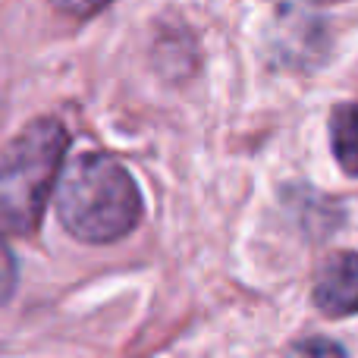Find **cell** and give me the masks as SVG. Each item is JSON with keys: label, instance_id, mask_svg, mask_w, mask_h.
I'll return each mask as SVG.
<instances>
[{"label": "cell", "instance_id": "6da1fadb", "mask_svg": "<svg viewBox=\"0 0 358 358\" xmlns=\"http://www.w3.org/2000/svg\"><path fill=\"white\" fill-rule=\"evenodd\" d=\"M60 223L88 245L132 233L142 217V192L132 173L107 155H79L63 167L54 192Z\"/></svg>", "mask_w": 358, "mask_h": 358}, {"label": "cell", "instance_id": "52a82bcc", "mask_svg": "<svg viewBox=\"0 0 358 358\" xmlns=\"http://www.w3.org/2000/svg\"><path fill=\"white\" fill-rule=\"evenodd\" d=\"M299 352H343L336 343H302Z\"/></svg>", "mask_w": 358, "mask_h": 358}, {"label": "cell", "instance_id": "3957f363", "mask_svg": "<svg viewBox=\"0 0 358 358\" xmlns=\"http://www.w3.org/2000/svg\"><path fill=\"white\" fill-rule=\"evenodd\" d=\"M315 305L327 317L358 311V252H340L321 267L315 283Z\"/></svg>", "mask_w": 358, "mask_h": 358}, {"label": "cell", "instance_id": "8992f818", "mask_svg": "<svg viewBox=\"0 0 358 358\" xmlns=\"http://www.w3.org/2000/svg\"><path fill=\"white\" fill-rule=\"evenodd\" d=\"M57 10L69 13V16H94L98 10H104L110 0H50Z\"/></svg>", "mask_w": 358, "mask_h": 358}, {"label": "cell", "instance_id": "277c9868", "mask_svg": "<svg viewBox=\"0 0 358 358\" xmlns=\"http://www.w3.org/2000/svg\"><path fill=\"white\" fill-rule=\"evenodd\" d=\"M330 145L346 173L358 176V104H346L330 120Z\"/></svg>", "mask_w": 358, "mask_h": 358}, {"label": "cell", "instance_id": "ba28073f", "mask_svg": "<svg viewBox=\"0 0 358 358\" xmlns=\"http://www.w3.org/2000/svg\"><path fill=\"white\" fill-rule=\"evenodd\" d=\"M324 3H340V0H324Z\"/></svg>", "mask_w": 358, "mask_h": 358}, {"label": "cell", "instance_id": "5b68a950", "mask_svg": "<svg viewBox=\"0 0 358 358\" xmlns=\"http://www.w3.org/2000/svg\"><path fill=\"white\" fill-rule=\"evenodd\" d=\"M13 286H16V264H13V252L10 245L0 236V305L13 296Z\"/></svg>", "mask_w": 358, "mask_h": 358}, {"label": "cell", "instance_id": "7a4b0ae2", "mask_svg": "<svg viewBox=\"0 0 358 358\" xmlns=\"http://www.w3.org/2000/svg\"><path fill=\"white\" fill-rule=\"evenodd\" d=\"M66 155V129L41 117L0 151V233L31 236L57 192Z\"/></svg>", "mask_w": 358, "mask_h": 358}]
</instances>
